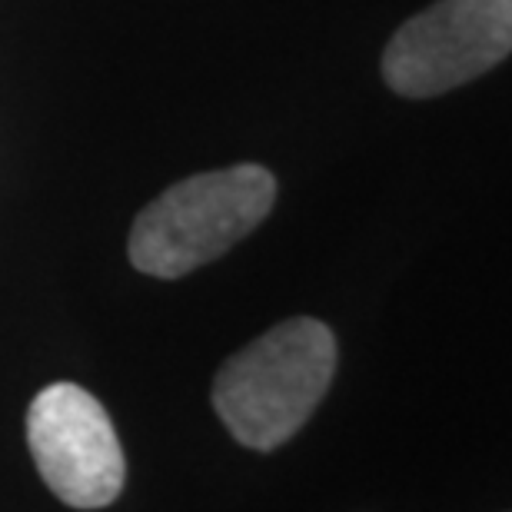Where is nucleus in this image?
Here are the masks:
<instances>
[{
	"label": "nucleus",
	"instance_id": "f257e3e1",
	"mask_svg": "<svg viewBox=\"0 0 512 512\" xmlns=\"http://www.w3.org/2000/svg\"><path fill=\"white\" fill-rule=\"evenodd\" d=\"M336 373V336L313 316H296L230 356L213 380V409L240 446H283L323 403Z\"/></svg>",
	"mask_w": 512,
	"mask_h": 512
},
{
	"label": "nucleus",
	"instance_id": "f03ea898",
	"mask_svg": "<svg viewBox=\"0 0 512 512\" xmlns=\"http://www.w3.org/2000/svg\"><path fill=\"white\" fill-rule=\"evenodd\" d=\"M276 180L260 163L210 170L173 183L133 220L127 253L140 273L177 280L253 233L273 210Z\"/></svg>",
	"mask_w": 512,
	"mask_h": 512
},
{
	"label": "nucleus",
	"instance_id": "7ed1b4c3",
	"mask_svg": "<svg viewBox=\"0 0 512 512\" xmlns=\"http://www.w3.org/2000/svg\"><path fill=\"white\" fill-rule=\"evenodd\" d=\"M512 54V0H439L406 20L383 54L386 84L403 97H439Z\"/></svg>",
	"mask_w": 512,
	"mask_h": 512
},
{
	"label": "nucleus",
	"instance_id": "20e7f679",
	"mask_svg": "<svg viewBox=\"0 0 512 512\" xmlns=\"http://www.w3.org/2000/svg\"><path fill=\"white\" fill-rule=\"evenodd\" d=\"M30 456L60 503L104 509L120 496L127 459L107 409L77 383L40 389L27 409Z\"/></svg>",
	"mask_w": 512,
	"mask_h": 512
}]
</instances>
